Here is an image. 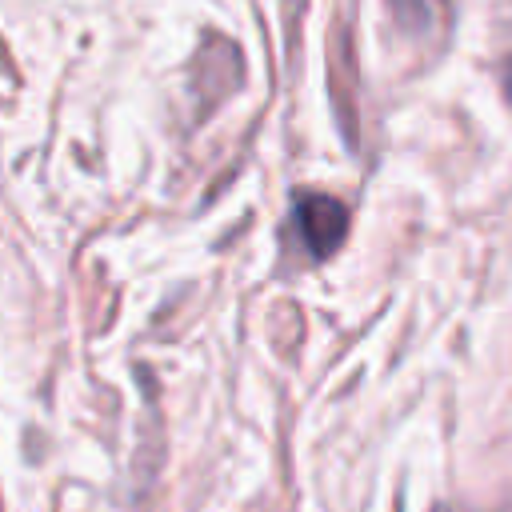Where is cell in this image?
Wrapping results in <instances>:
<instances>
[{
	"instance_id": "obj_1",
	"label": "cell",
	"mask_w": 512,
	"mask_h": 512,
	"mask_svg": "<svg viewBox=\"0 0 512 512\" xmlns=\"http://www.w3.org/2000/svg\"><path fill=\"white\" fill-rule=\"evenodd\" d=\"M292 220H296L304 248L316 260L332 256L348 236V208H344V200H336L328 192H300L292 204Z\"/></svg>"
},
{
	"instance_id": "obj_2",
	"label": "cell",
	"mask_w": 512,
	"mask_h": 512,
	"mask_svg": "<svg viewBox=\"0 0 512 512\" xmlns=\"http://www.w3.org/2000/svg\"><path fill=\"white\" fill-rule=\"evenodd\" d=\"M388 12L408 36H440L452 16V0H388Z\"/></svg>"
},
{
	"instance_id": "obj_3",
	"label": "cell",
	"mask_w": 512,
	"mask_h": 512,
	"mask_svg": "<svg viewBox=\"0 0 512 512\" xmlns=\"http://www.w3.org/2000/svg\"><path fill=\"white\" fill-rule=\"evenodd\" d=\"M436 512H452V508H436Z\"/></svg>"
}]
</instances>
